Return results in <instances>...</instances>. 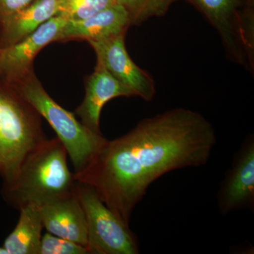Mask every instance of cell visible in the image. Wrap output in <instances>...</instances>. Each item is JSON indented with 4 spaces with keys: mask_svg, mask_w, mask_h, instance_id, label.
Wrapping results in <instances>:
<instances>
[{
    "mask_svg": "<svg viewBox=\"0 0 254 254\" xmlns=\"http://www.w3.org/2000/svg\"><path fill=\"white\" fill-rule=\"evenodd\" d=\"M216 143L215 128L203 115L174 108L143 119L123 136L108 140L73 175L129 225L133 210L155 180L173 170L205 165Z\"/></svg>",
    "mask_w": 254,
    "mask_h": 254,
    "instance_id": "1",
    "label": "cell"
},
{
    "mask_svg": "<svg viewBox=\"0 0 254 254\" xmlns=\"http://www.w3.org/2000/svg\"><path fill=\"white\" fill-rule=\"evenodd\" d=\"M67 156L58 137L45 139L24 159L14 178L3 183L5 201L20 210L29 205L41 206L72 192L76 182Z\"/></svg>",
    "mask_w": 254,
    "mask_h": 254,
    "instance_id": "2",
    "label": "cell"
},
{
    "mask_svg": "<svg viewBox=\"0 0 254 254\" xmlns=\"http://www.w3.org/2000/svg\"><path fill=\"white\" fill-rule=\"evenodd\" d=\"M46 139L41 116L13 85L0 78V176L11 181L30 152Z\"/></svg>",
    "mask_w": 254,
    "mask_h": 254,
    "instance_id": "3",
    "label": "cell"
},
{
    "mask_svg": "<svg viewBox=\"0 0 254 254\" xmlns=\"http://www.w3.org/2000/svg\"><path fill=\"white\" fill-rule=\"evenodd\" d=\"M11 84L53 128L67 151L74 173L84 168L108 141L102 133L92 131L57 103L43 88L35 71Z\"/></svg>",
    "mask_w": 254,
    "mask_h": 254,
    "instance_id": "4",
    "label": "cell"
},
{
    "mask_svg": "<svg viewBox=\"0 0 254 254\" xmlns=\"http://www.w3.org/2000/svg\"><path fill=\"white\" fill-rule=\"evenodd\" d=\"M218 32L227 58L254 71V0H187Z\"/></svg>",
    "mask_w": 254,
    "mask_h": 254,
    "instance_id": "5",
    "label": "cell"
},
{
    "mask_svg": "<svg viewBox=\"0 0 254 254\" xmlns=\"http://www.w3.org/2000/svg\"><path fill=\"white\" fill-rule=\"evenodd\" d=\"M76 193L86 215L90 254H138V239L122 219L103 201L93 188L76 183Z\"/></svg>",
    "mask_w": 254,
    "mask_h": 254,
    "instance_id": "6",
    "label": "cell"
},
{
    "mask_svg": "<svg viewBox=\"0 0 254 254\" xmlns=\"http://www.w3.org/2000/svg\"><path fill=\"white\" fill-rule=\"evenodd\" d=\"M127 33L96 41H89L97 61L133 93L151 101L156 93L155 80L148 71L138 66L128 55L125 45Z\"/></svg>",
    "mask_w": 254,
    "mask_h": 254,
    "instance_id": "7",
    "label": "cell"
},
{
    "mask_svg": "<svg viewBox=\"0 0 254 254\" xmlns=\"http://www.w3.org/2000/svg\"><path fill=\"white\" fill-rule=\"evenodd\" d=\"M222 215L254 208V136L250 134L234 155L231 168L217 193Z\"/></svg>",
    "mask_w": 254,
    "mask_h": 254,
    "instance_id": "8",
    "label": "cell"
},
{
    "mask_svg": "<svg viewBox=\"0 0 254 254\" xmlns=\"http://www.w3.org/2000/svg\"><path fill=\"white\" fill-rule=\"evenodd\" d=\"M66 21L61 16H53L22 41L0 48V78L14 83L34 71L33 62L37 55L55 42Z\"/></svg>",
    "mask_w": 254,
    "mask_h": 254,
    "instance_id": "9",
    "label": "cell"
},
{
    "mask_svg": "<svg viewBox=\"0 0 254 254\" xmlns=\"http://www.w3.org/2000/svg\"><path fill=\"white\" fill-rule=\"evenodd\" d=\"M38 208L43 227L48 233L86 247L88 235L86 215L76 187L68 194Z\"/></svg>",
    "mask_w": 254,
    "mask_h": 254,
    "instance_id": "10",
    "label": "cell"
},
{
    "mask_svg": "<svg viewBox=\"0 0 254 254\" xmlns=\"http://www.w3.org/2000/svg\"><path fill=\"white\" fill-rule=\"evenodd\" d=\"M84 83V98L75 114L81 118L83 125L95 133H101L100 115L105 105L118 97L133 96V93L98 61L93 72L85 77Z\"/></svg>",
    "mask_w": 254,
    "mask_h": 254,
    "instance_id": "11",
    "label": "cell"
},
{
    "mask_svg": "<svg viewBox=\"0 0 254 254\" xmlns=\"http://www.w3.org/2000/svg\"><path fill=\"white\" fill-rule=\"evenodd\" d=\"M131 26L126 10L115 4L99 12L78 21H66L55 42L96 41L122 33Z\"/></svg>",
    "mask_w": 254,
    "mask_h": 254,
    "instance_id": "12",
    "label": "cell"
},
{
    "mask_svg": "<svg viewBox=\"0 0 254 254\" xmlns=\"http://www.w3.org/2000/svg\"><path fill=\"white\" fill-rule=\"evenodd\" d=\"M60 0H34L0 21V48L22 41L59 11Z\"/></svg>",
    "mask_w": 254,
    "mask_h": 254,
    "instance_id": "13",
    "label": "cell"
},
{
    "mask_svg": "<svg viewBox=\"0 0 254 254\" xmlns=\"http://www.w3.org/2000/svg\"><path fill=\"white\" fill-rule=\"evenodd\" d=\"M19 211L17 224L3 247L9 254H40L43 225L39 208L26 205Z\"/></svg>",
    "mask_w": 254,
    "mask_h": 254,
    "instance_id": "14",
    "label": "cell"
},
{
    "mask_svg": "<svg viewBox=\"0 0 254 254\" xmlns=\"http://www.w3.org/2000/svg\"><path fill=\"white\" fill-rule=\"evenodd\" d=\"M126 10L131 26H140L153 17L167 14L171 5L177 0H115Z\"/></svg>",
    "mask_w": 254,
    "mask_h": 254,
    "instance_id": "15",
    "label": "cell"
},
{
    "mask_svg": "<svg viewBox=\"0 0 254 254\" xmlns=\"http://www.w3.org/2000/svg\"><path fill=\"white\" fill-rule=\"evenodd\" d=\"M115 4V0H60L57 16L68 21H78L90 17Z\"/></svg>",
    "mask_w": 254,
    "mask_h": 254,
    "instance_id": "16",
    "label": "cell"
},
{
    "mask_svg": "<svg viewBox=\"0 0 254 254\" xmlns=\"http://www.w3.org/2000/svg\"><path fill=\"white\" fill-rule=\"evenodd\" d=\"M88 249L72 241L47 233L42 237L40 254H88Z\"/></svg>",
    "mask_w": 254,
    "mask_h": 254,
    "instance_id": "17",
    "label": "cell"
},
{
    "mask_svg": "<svg viewBox=\"0 0 254 254\" xmlns=\"http://www.w3.org/2000/svg\"><path fill=\"white\" fill-rule=\"evenodd\" d=\"M34 0H0V21L31 4Z\"/></svg>",
    "mask_w": 254,
    "mask_h": 254,
    "instance_id": "18",
    "label": "cell"
},
{
    "mask_svg": "<svg viewBox=\"0 0 254 254\" xmlns=\"http://www.w3.org/2000/svg\"><path fill=\"white\" fill-rule=\"evenodd\" d=\"M0 254H8L7 251L5 250L4 247H0Z\"/></svg>",
    "mask_w": 254,
    "mask_h": 254,
    "instance_id": "19",
    "label": "cell"
}]
</instances>
